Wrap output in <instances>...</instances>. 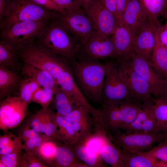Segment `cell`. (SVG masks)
<instances>
[{
    "mask_svg": "<svg viewBox=\"0 0 167 167\" xmlns=\"http://www.w3.org/2000/svg\"><path fill=\"white\" fill-rule=\"evenodd\" d=\"M12 0H0V20L3 19L7 8Z\"/></svg>",
    "mask_w": 167,
    "mask_h": 167,
    "instance_id": "cell-49",
    "label": "cell"
},
{
    "mask_svg": "<svg viewBox=\"0 0 167 167\" xmlns=\"http://www.w3.org/2000/svg\"><path fill=\"white\" fill-rule=\"evenodd\" d=\"M91 116L89 110L83 105L77 107L65 116L71 124L79 141L94 132L95 122Z\"/></svg>",
    "mask_w": 167,
    "mask_h": 167,
    "instance_id": "cell-16",
    "label": "cell"
},
{
    "mask_svg": "<svg viewBox=\"0 0 167 167\" xmlns=\"http://www.w3.org/2000/svg\"><path fill=\"white\" fill-rule=\"evenodd\" d=\"M108 139L102 147L100 152L103 161L113 167H122L123 149Z\"/></svg>",
    "mask_w": 167,
    "mask_h": 167,
    "instance_id": "cell-26",
    "label": "cell"
},
{
    "mask_svg": "<svg viewBox=\"0 0 167 167\" xmlns=\"http://www.w3.org/2000/svg\"><path fill=\"white\" fill-rule=\"evenodd\" d=\"M156 37L158 41L167 49V20L165 23L160 24L156 33Z\"/></svg>",
    "mask_w": 167,
    "mask_h": 167,
    "instance_id": "cell-42",
    "label": "cell"
},
{
    "mask_svg": "<svg viewBox=\"0 0 167 167\" xmlns=\"http://www.w3.org/2000/svg\"><path fill=\"white\" fill-rule=\"evenodd\" d=\"M20 166L24 167H47L49 166L41 161L33 153L21 151L20 154Z\"/></svg>",
    "mask_w": 167,
    "mask_h": 167,
    "instance_id": "cell-38",
    "label": "cell"
},
{
    "mask_svg": "<svg viewBox=\"0 0 167 167\" xmlns=\"http://www.w3.org/2000/svg\"><path fill=\"white\" fill-rule=\"evenodd\" d=\"M73 147L78 158L88 167L105 166L101 156L91 151L82 140L79 141Z\"/></svg>",
    "mask_w": 167,
    "mask_h": 167,
    "instance_id": "cell-28",
    "label": "cell"
},
{
    "mask_svg": "<svg viewBox=\"0 0 167 167\" xmlns=\"http://www.w3.org/2000/svg\"><path fill=\"white\" fill-rule=\"evenodd\" d=\"M160 24L159 21L152 22L135 36L132 52L151 61V56L156 42V30Z\"/></svg>",
    "mask_w": 167,
    "mask_h": 167,
    "instance_id": "cell-19",
    "label": "cell"
},
{
    "mask_svg": "<svg viewBox=\"0 0 167 167\" xmlns=\"http://www.w3.org/2000/svg\"><path fill=\"white\" fill-rule=\"evenodd\" d=\"M122 167H155V162L142 152L135 153L123 149Z\"/></svg>",
    "mask_w": 167,
    "mask_h": 167,
    "instance_id": "cell-30",
    "label": "cell"
},
{
    "mask_svg": "<svg viewBox=\"0 0 167 167\" xmlns=\"http://www.w3.org/2000/svg\"><path fill=\"white\" fill-rule=\"evenodd\" d=\"M164 79V84L160 94L157 97H161L167 100V79Z\"/></svg>",
    "mask_w": 167,
    "mask_h": 167,
    "instance_id": "cell-50",
    "label": "cell"
},
{
    "mask_svg": "<svg viewBox=\"0 0 167 167\" xmlns=\"http://www.w3.org/2000/svg\"><path fill=\"white\" fill-rule=\"evenodd\" d=\"M41 135L33 129L29 128V126H25L19 136L21 139L24 141L34 137ZM42 136V135H41Z\"/></svg>",
    "mask_w": 167,
    "mask_h": 167,
    "instance_id": "cell-45",
    "label": "cell"
},
{
    "mask_svg": "<svg viewBox=\"0 0 167 167\" xmlns=\"http://www.w3.org/2000/svg\"><path fill=\"white\" fill-rule=\"evenodd\" d=\"M76 57L79 60L87 59L106 60L108 58L118 59L112 36L105 35L96 31L85 45L80 46Z\"/></svg>",
    "mask_w": 167,
    "mask_h": 167,
    "instance_id": "cell-8",
    "label": "cell"
},
{
    "mask_svg": "<svg viewBox=\"0 0 167 167\" xmlns=\"http://www.w3.org/2000/svg\"><path fill=\"white\" fill-rule=\"evenodd\" d=\"M165 138L164 139L167 141V132H165Z\"/></svg>",
    "mask_w": 167,
    "mask_h": 167,
    "instance_id": "cell-52",
    "label": "cell"
},
{
    "mask_svg": "<svg viewBox=\"0 0 167 167\" xmlns=\"http://www.w3.org/2000/svg\"><path fill=\"white\" fill-rule=\"evenodd\" d=\"M59 13L47 9L31 0H12L0 22L1 30L17 23L59 18Z\"/></svg>",
    "mask_w": 167,
    "mask_h": 167,
    "instance_id": "cell-5",
    "label": "cell"
},
{
    "mask_svg": "<svg viewBox=\"0 0 167 167\" xmlns=\"http://www.w3.org/2000/svg\"><path fill=\"white\" fill-rule=\"evenodd\" d=\"M119 60L127 58L132 53L135 36L130 29L122 24H119L112 35Z\"/></svg>",
    "mask_w": 167,
    "mask_h": 167,
    "instance_id": "cell-21",
    "label": "cell"
},
{
    "mask_svg": "<svg viewBox=\"0 0 167 167\" xmlns=\"http://www.w3.org/2000/svg\"><path fill=\"white\" fill-rule=\"evenodd\" d=\"M144 9L154 21L160 16L167 15V0H139Z\"/></svg>",
    "mask_w": 167,
    "mask_h": 167,
    "instance_id": "cell-34",
    "label": "cell"
},
{
    "mask_svg": "<svg viewBox=\"0 0 167 167\" xmlns=\"http://www.w3.org/2000/svg\"><path fill=\"white\" fill-rule=\"evenodd\" d=\"M15 135L8 132L0 137V148L7 145L14 138Z\"/></svg>",
    "mask_w": 167,
    "mask_h": 167,
    "instance_id": "cell-48",
    "label": "cell"
},
{
    "mask_svg": "<svg viewBox=\"0 0 167 167\" xmlns=\"http://www.w3.org/2000/svg\"><path fill=\"white\" fill-rule=\"evenodd\" d=\"M153 110L158 132H167V100L153 98Z\"/></svg>",
    "mask_w": 167,
    "mask_h": 167,
    "instance_id": "cell-31",
    "label": "cell"
},
{
    "mask_svg": "<svg viewBox=\"0 0 167 167\" xmlns=\"http://www.w3.org/2000/svg\"><path fill=\"white\" fill-rule=\"evenodd\" d=\"M105 62L107 70L102 91L101 102L134 101L120 75L118 60L109 58Z\"/></svg>",
    "mask_w": 167,
    "mask_h": 167,
    "instance_id": "cell-7",
    "label": "cell"
},
{
    "mask_svg": "<svg viewBox=\"0 0 167 167\" xmlns=\"http://www.w3.org/2000/svg\"><path fill=\"white\" fill-rule=\"evenodd\" d=\"M54 101L57 113L66 116L80 106L83 105L62 89L57 84L54 89Z\"/></svg>",
    "mask_w": 167,
    "mask_h": 167,
    "instance_id": "cell-24",
    "label": "cell"
},
{
    "mask_svg": "<svg viewBox=\"0 0 167 167\" xmlns=\"http://www.w3.org/2000/svg\"><path fill=\"white\" fill-rule=\"evenodd\" d=\"M142 153L152 158L155 164L159 162H167V141L164 139L156 146Z\"/></svg>",
    "mask_w": 167,
    "mask_h": 167,
    "instance_id": "cell-37",
    "label": "cell"
},
{
    "mask_svg": "<svg viewBox=\"0 0 167 167\" xmlns=\"http://www.w3.org/2000/svg\"><path fill=\"white\" fill-rule=\"evenodd\" d=\"M71 68L74 79L85 96L101 102L107 70L106 62L85 59L76 61L71 64Z\"/></svg>",
    "mask_w": 167,
    "mask_h": 167,
    "instance_id": "cell-1",
    "label": "cell"
},
{
    "mask_svg": "<svg viewBox=\"0 0 167 167\" xmlns=\"http://www.w3.org/2000/svg\"><path fill=\"white\" fill-rule=\"evenodd\" d=\"M92 0H73L75 3L80 7L83 4Z\"/></svg>",
    "mask_w": 167,
    "mask_h": 167,
    "instance_id": "cell-51",
    "label": "cell"
},
{
    "mask_svg": "<svg viewBox=\"0 0 167 167\" xmlns=\"http://www.w3.org/2000/svg\"><path fill=\"white\" fill-rule=\"evenodd\" d=\"M15 51L24 63L48 72L56 82L61 73L71 66L68 60L55 54L36 40Z\"/></svg>",
    "mask_w": 167,
    "mask_h": 167,
    "instance_id": "cell-3",
    "label": "cell"
},
{
    "mask_svg": "<svg viewBox=\"0 0 167 167\" xmlns=\"http://www.w3.org/2000/svg\"><path fill=\"white\" fill-rule=\"evenodd\" d=\"M130 0H116L117 10L118 16V21L120 24L122 22V16Z\"/></svg>",
    "mask_w": 167,
    "mask_h": 167,
    "instance_id": "cell-47",
    "label": "cell"
},
{
    "mask_svg": "<svg viewBox=\"0 0 167 167\" xmlns=\"http://www.w3.org/2000/svg\"><path fill=\"white\" fill-rule=\"evenodd\" d=\"M78 157L73 147L57 142L56 152L52 166L81 167L82 163Z\"/></svg>",
    "mask_w": 167,
    "mask_h": 167,
    "instance_id": "cell-22",
    "label": "cell"
},
{
    "mask_svg": "<svg viewBox=\"0 0 167 167\" xmlns=\"http://www.w3.org/2000/svg\"><path fill=\"white\" fill-rule=\"evenodd\" d=\"M41 87L35 79L28 77L23 81L20 85L19 97L28 104L31 103L32 97L35 93Z\"/></svg>",
    "mask_w": 167,
    "mask_h": 167,
    "instance_id": "cell-35",
    "label": "cell"
},
{
    "mask_svg": "<svg viewBox=\"0 0 167 167\" xmlns=\"http://www.w3.org/2000/svg\"><path fill=\"white\" fill-rule=\"evenodd\" d=\"M58 84L70 96L79 101L89 111L94 118H97L100 111L93 107L88 102L73 78L71 67L63 71L58 77Z\"/></svg>",
    "mask_w": 167,
    "mask_h": 167,
    "instance_id": "cell-20",
    "label": "cell"
},
{
    "mask_svg": "<svg viewBox=\"0 0 167 167\" xmlns=\"http://www.w3.org/2000/svg\"><path fill=\"white\" fill-rule=\"evenodd\" d=\"M28 105L19 96H8L0 104L1 129L6 132L19 126L27 114Z\"/></svg>",
    "mask_w": 167,
    "mask_h": 167,
    "instance_id": "cell-13",
    "label": "cell"
},
{
    "mask_svg": "<svg viewBox=\"0 0 167 167\" xmlns=\"http://www.w3.org/2000/svg\"><path fill=\"white\" fill-rule=\"evenodd\" d=\"M118 19L117 10L116 0H98Z\"/></svg>",
    "mask_w": 167,
    "mask_h": 167,
    "instance_id": "cell-46",
    "label": "cell"
},
{
    "mask_svg": "<svg viewBox=\"0 0 167 167\" xmlns=\"http://www.w3.org/2000/svg\"><path fill=\"white\" fill-rule=\"evenodd\" d=\"M133 69L148 84L152 95L159 96L165 79L155 71L152 62L143 57L132 52L126 58Z\"/></svg>",
    "mask_w": 167,
    "mask_h": 167,
    "instance_id": "cell-14",
    "label": "cell"
},
{
    "mask_svg": "<svg viewBox=\"0 0 167 167\" xmlns=\"http://www.w3.org/2000/svg\"><path fill=\"white\" fill-rule=\"evenodd\" d=\"M100 121L108 131L124 130L133 121L141 110V104L134 101L102 102Z\"/></svg>",
    "mask_w": 167,
    "mask_h": 167,
    "instance_id": "cell-4",
    "label": "cell"
},
{
    "mask_svg": "<svg viewBox=\"0 0 167 167\" xmlns=\"http://www.w3.org/2000/svg\"><path fill=\"white\" fill-rule=\"evenodd\" d=\"M153 20L139 0H130L122 16V22L135 36L147 27Z\"/></svg>",
    "mask_w": 167,
    "mask_h": 167,
    "instance_id": "cell-15",
    "label": "cell"
},
{
    "mask_svg": "<svg viewBox=\"0 0 167 167\" xmlns=\"http://www.w3.org/2000/svg\"><path fill=\"white\" fill-rule=\"evenodd\" d=\"M20 78L14 71L5 66L0 65V96H8L20 84Z\"/></svg>",
    "mask_w": 167,
    "mask_h": 167,
    "instance_id": "cell-27",
    "label": "cell"
},
{
    "mask_svg": "<svg viewBox=\"0 0 167 167\" xmlns=\"http://www.w3.org/2000/svg\"><path fill=\"white\" fill-rule=\"evenodd\" d=\"M153 98L141 104V110L132 123L124 130L125 132H158L153 110Z\"/></svg>",
    "mask_w": 167,
    "mask_h": 167,
    "instance_id": "cell-17",
    "label": "cell"
},
{
    "mask_svg": "<svg viewBox=\"0 0 167 167\" xmlns=\"http://www.w3.org/2000/svg\"><path fill=\"white\" fill-rule=\"evenodd\" d=\"M58 19L80 43L85 45L96 31L82 8L75 11H66Z\"/></svg>",
    "mask_w": 167,
    "mask_h": 167,
    "instance_id": "cell-10",
    "label": "cell"
},
{
    "mask_svg": "<svg viewBox=\"0 0 167 167\" xmlns=\"http://www.w3.org/2000/svg\"><path fill=\"white\" fill-rule=\"evenodd\" d=\"M118 61L121 77L133 100L141 104L152 99L153 97L148 84L133 69L128 62L126 59Z\"/></svg>",
    "mask_w": 167,
    "mask_h": 167,
    "instance_id": "cell-12",
    "label": "cell"
},
{
    "mask_svg": "<svg viewBox=\"0 0 167 167\" xmlns=\"http://www.w3.org/2000/svg\"><path fill=\"white\" fill-rule=\"evenodd\" d=\"M164 17H165V18L166 19V20H167V15H165Z\"/></svg>",
    "mask_w": 167,
    "mask_h": 167,
    "instance_id": "cell-53",
    "label": "cell"
},
{
    "mask_svg": "<svg viewBox=\"0 0 167 167\" xmlns=\"http://www.w3.org/2000/svg\"><path fill=\"white\" fill-rule=\"evenodd\" d=\"M113 141L126 150L135 153L147 151L153 145L165 139V132L150 133L122 132L120 130L113 131Z\"/></svg>",
    "mask_w": 167,
    "mask_h": 167,
    "instance_id": "cell-9",
    "label": "cell"
},
{
    "mask_svg": "<svg viewBox=\"0 0 167 167\" xmlns=\"http://www.w3.org/2000/svg\"><path fill=\"white\" fill-rule=\"evenodd\" d=\"M42 136L33 137L24 141L23 149L25 151H29L36 155V151L42 142L46 140Z\"/></svg>",
    "mask_w": 167,
    "mask_h": 167,
    "instance_id": "cell-41",
    "label": "cell"
},
{
    "mask_svg": "<svg viewBox=\"0 0 167 167\" xmlns=\"http://www.w3.org/2000/svg\"><path fill=\"white\" fill-rule=\"evenodd\" d=\"M58 141L53 139L45 140L36 151V156L48 166H52Z\"/></svg>",
    "mask_w": 167,
    "mask_h": 167,
    "instance_id": "cell-33",
    "label": "cell"
},
{
    "mask_svg": "<svg viewBox=\"0 0 167 167\" xmlns=\"http://www.w3.org/2000/svg\"><path fill=\"white\" fill-rule=\"evenodd\" d=\"M156 40L151 62L156 71L164 79H167V49Z\"/></svg>",
    "mask_w": 167,
    "mask_h": 167,
    "instance_id": "cell-29",
    "label": "cell"
},
{
    "mask_svg": "<svg viewBox=\"0 0 167 167\" xmlns=\"http://www.w3.org/2000/svg\"><path fill=\"white\" fill-rule=\"evenodd\" d=\"M23 149V144L19 136H15L14 138L6 146L0 148V156L20 151Z\"/></svg>",
    "mask_w": 167,
    "mask_h": 167,
    "instance_id": "cell-40",
    "label": "cell"
},
{
    "mask_svg": "<svg viewBox=\"0 0 167 167\" xmlns=\"http://www.w3.org/2000/svg\"><path fill=\"white\" fill-rule=\"evenodd\" d=\"M60 8L68 11H78L81 8L77 6L73 0H52Z\"/></svg>",
    "mask_w": 167,
    "mask_h": 167,
    "instance_id": "cell-43",
    "label": "cell"
},
{
    "mask_svg": "<svg viewBox=\"0 0 167 167\" xmlns=\"http://www.w3.org/2000/svg\"><path fill=\"white\" fill-rule=\"evenodd\" d=\"M21 151L0 156V163L5 167H20V154Z\"/></svg>",
    "mask_w": 167,
    "mask_h": 167,
    "instance_id": "cell-39",
    "label": "cell"
},
{
    "mask_svg": "<svg viewBox=\"0 0 167 167\" xmlns=\"http://www.w3.org/2000/svg\"><path fill=\"white\" fill-rule=\"evenodd\" d=\"M54 89L50 87H41L32 96L31 101L40 104L42 107H49L54 101Z\"/></svg>",
    "mask_w": 167,
    "mask_h": 167,
    "instance_id": "cell-36",
    "label": "cell"
},
{
    "mask_svg": "<svg viewBox=\"0 0 167 167\" xmlns=\"http://www.w3.org/2000/svg\"><path fill=\"white\" fill-rule=\"evenodd\" d=\"M19 57L15 50L5 41H0V65L9 69H18Z\"/></svg>",
    "mask_w": 167,
    "mask_h": 167,
    "instance_id": "cell-32",
    "label": "cell"
},
{
    "mask_svg": "<svg viewBox=\"0 0 167 167\" xmlns=\"http://www.w3.org/2000/svg\"><path fill=\"white\" fill-rule=\"evenodd\" d=\"M31 0L42 7L58 12L61 14H62L66 11L58 6L52 0Z\"/></svg>",
    "mask_w": 167,
    "mask_h": 167,
    "instance_id": "cell-44",
    "label": "cell"
},
{
    "mask_svg": "<svg viewBox=\"0 0 167 167\" xmlns=\"http://www.w3.org/2000/svg\"><path fill=\"white\" fill-rule=\"evenodd\" d=\"M21 70L22 74L35 79L41 87H50L54 89L58 84L49 73L42 69L24 63Z\"/></svg>",
    "mask_w": 167,
    "mask_h": 167,
    "instance_id": "cell-25",
    "label": "cell"
},
{
    "mask_svg": "<svg viewBox=\"0 0 167 167\" xmlns=\"http://www.w3.org/2000/svg\"><path fill=\"white\" fill-rule=\"evenodd\" d=\"M29 126L45 139L57 140L56 113L49 107H42L31 118Z\"/></svg>",
    "mask_w": 167,
    "mask_h": 167,
    "instance_id": "cell-18",
    "label": "cell"
},
{
    "mask_svg": "<svg viewBox=\"0 0 167 167\" xmlns=\"http://www.w3.org/2000/svg\"><path fill=\"white\" fill-rule=\"evenodd\" d=\"M57 123L56 131V139L67 145L73 147L79 141L77 136L71 123L65 116L56 113Z\"/></svg>",
    "mask_w": 167,
    "mask_h": 167,
    "instance_id": "cell-23",
    "label": "cell"
},
{
    "mask_svg": "<svg viewBox=\"0 0 167 167\" xmlns=\"http://www.w3.org/2000/svg\"><path fill=\"white\" fill-rule=\"evenodd\" d=\"M53 20L41 31L36 40L71 64L76 61V54L81 45L58 18Z\"/></svg>",
    "mask_w": 167,
    "mask_h": 167,
    "instance_id": "cell-2",
    "label": "cell"
},
{
    "mask_svg": "<svg viewBox=\"0 0 167 167\" xmlns=\"http://www.w3.org/2000/svg\"><path fill=\"white\" fill-rule=\"evenodd\" d=\"M49 20L43 19L15 24L1 30V40L17 50L35 40L41 31L49 24Z\"/></svg>",
    "mask_w": 167,
    "mask_h": 167,
    "instance_id": "cell-6",
    "label": "cell"
},
{
    "mask_svg": "<svg viewBox=\"0 0 167 167\" xmlns=\"http://www.w3.org/2000/svg\"><path fill=\"white\" fill-rule=\"evenodd\" d=\"M81 8L97 32L107 36L112 35L119 24L118 20L98 0L86 2Z\"/></svg>",
    "mask_w": 167,
    "mask_h": 167,
    "instance_id": "cell-11",
    "label": "cell"
}]
</instances>
